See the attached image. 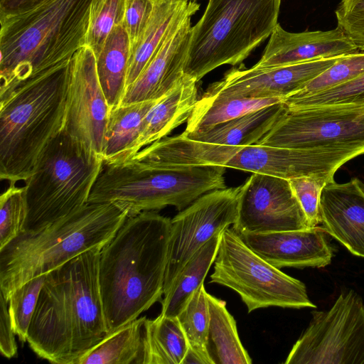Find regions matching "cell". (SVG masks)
<instances>
[{
	"mask_svg": "<svg viewBox=\"0 0 364 364\" xmlns=\"http://www.w3.org/2000/svg\"><path fill=\"white\" fill-rule=\"evenodd\" d=\"M192 16L170 33L138 78L127 87L120 105L157 100L182 78Z\"/></svg>",
	"mask_w": 364,
	"mask_h": 364,
	"instance_id": "obj_20",
	"label": "cell"
},
{
	"mask_svg": "<svg viewBox=\"0 0 364 364\" xmlns=\"http://www.w3.org/2000/svg\"><path fill=\"white\" fill-rule=\"evenodd\" d=\"M282 0H209L191 27L185 75L200 80L223 65H236L278 24Z\"/></svg>",
	"mask_w": 364,
	"mask_h": 364,
	"instance_id": "obj_6",
	"label": "cell"
},
{
	"mask_svg": "<svg viewBox=\"0 0 364 364\" xmlns=\"http://www.w3.org/2000/svg\"><path fill=\"white\" fill-rule=\"evenodd\" d=\"M177 318L186 336L189 347L207 350L210 313L208 292L203 284L193 293Z\"/></svg>",
	"mask_w": 364,
	"mask_h": 364,
	"instance_id": "obj_33",
	"label": "cell"
},
{
	"mask_svg": "<svg viewBox=\"0 0 364 364\" xmlns=\"http://www.w3.org/2000/svg\"><path fill=\"white\" fill-rule=\"evenodd\" d=\"M197 83L184 74L168 93L156 102L144 118L133 156L188 120L198 99Z\"/></svg>",
	"mask_w": 364,
	"mask_h": 364,
	"instance_id": "obj_22",
	"label": "cell"
},
{
	"mask_svg": "<svg viewBox=\"0 0 364 364\" xmlns=\"http://www.w3.org/2000/svg\"><path fill=\"white\" fill-rule=\"evenodd\" d=\"M341 56L272 67L253 65L247 68L241 65L229 70L222 79L210 84L203 95L283 100L299 91Z\"/></svg>",
	"mask_w": 364,
	"mask_h": 364,
	"instance_id": "obj_15",
	"label": "cell"
},
{
	"mask_svg": "<svg viewBox=\"0 0 364 364\" xmlns=\"http://www.w3.org/2000/svg\"><path fill=\"white\" fill-rule=\"evenodd\" d=\"M320 223L352 254L364 257V183L356 178L327 183L321 195Z\"/></svg>",
	"mask_w": 364,
	"mask_h": 364,
	"instance_id": "obj_19",
	"label": "cell"
},
{
	"mask_svg": "<svg viewBox=\"0 0 364 364\" xmlns=\"http://www.w3.org/2000/svg\"><path fill=\"white\" fill-rule=\"evenodd\" d=\"M210 321L206 349L213 364H250L252 360L244 348L235 320L226 302L208 293Z\"/></svg>",
	"mask_w": 364,
	"mask_h": 364,
	"instance_id": "obj_26",
	"label": "cell"
},
{
	"mask_svg": "<svg viewBox=\"0 0 364 364\" xmlns=\"http://www.w3.org/2000/svg\"><path fill=\"white\" fill-rule=\"evenodd\" d=\"M156 1L126 0L123 26L129 38L131 53L150 21Z\"/></svg>",
	"mask_w": 364,
	"mask_h": 364,
	"instance_id": "obj_39",
	"label": "cell"
},
{
	"mask_svg": "<svg viewBox=\"0 0 364 364\" xmlns=\"http://www.w3.org/2000/svg\"><path fill=\"white\" fill-rule=\"evenodd\" d=\"M92 0H48L0 17V96L85 46Z\"/></svg>",
	"mask_w": 364,
	"mask_h": 364,
	"instance_id": "obj_3",
	"label": "cell"
},
{
	"mask_svg": "<svg viewBox=\"0 0 364 364\" xmlns=\"http://www.w3.org/2000/svg\"><path fill=\"white\" fill-rule=\"evenodd\" d=\"M282 98L206 97L198 98L188 120L184 134L205 132L220 124L257 109L282 102Z\"/></svg>",
	"mask_w": 364,
	"mask_h": 364,
	"instance_id": "obj_28",
	"label": "cell"
},
{
	"mask_svg": "<svg viewBox=\"0 0 364 364\" xmlns=\"http://www.w3.org/2000/svg\"><path fill=\"white\" fill-rule=\"evenodd\" d=\"M46 274L34 277L15 289L9 299V312L14 332L21 343L27 341L28 328Z\"/></svg>",
	"mask_w": 364,
	"mask_h": 364,
	"instance_id": "obj_34",
	"label": "cell"
},
{
	"mask_svg": "<svg viewBox=\"0 0 364 364\" xmlns=\"http://www.w3.org/2000/svg\"><path fill=\"white\" fill-rule=\"evenodd\" d=\"M242 146L214 144L181 135L163 138L137 152L130 160L153 167L224 166Z\"/></svg>",
	"mask_w": 364,
	"mask_h": 364,
	"instance_id": "obj_21",
	"label": "cell"
},
{
	"mask_svg": "<svg viewBox=\"0 0 364 364\" xmlns=\"http://www.w3.org/2000/svg\"><path fill=\"white\" fill-rule=\"evenodd\" d=\"M141 364H182L189 347L177 316L146 318Z\"/></svg>",
	"mask_w": 364,
	"mask_h": 364,
	"instance_id": "obj_27",
	"label": "cell"
},
{
	"mask_svg": "<svg viewBox=\"0 0 364 364\" xmlns=\"http://www.w3.org/2000/svg\"><path fill=\"white\" fill-rule=\"evenodd\" d=\"M285 364H364V304L354 291L326 311H314Z\"/></svg>",
	"mask_w": 364,
	"mask_h": 364,
	"instance_id": "obj_11",
	"label": "cell"
},
{
	"mask_svg": "<svg viewBox=\"0 0 364 364\" xmlns=\"http://www.w3.org/2000/svg\"><path fill=\"white\" fill-rule=\"evenodd\" d=\"M182 364H213L207 350L188 347Z\"/></svg>",
	"mask_w": 364,
	"mask_h": 364,
	"instance_id": "obj_42",
	"label": "cell"
},
{
	"mask_svg": "<svg viewBox=\"0 0 364 364\" xmlns=\"http://www.w3.org/2000/svg\"><path fill=\"white\" fill-rule=\"evenodd\" d=\"M71 59L0 96V178L26 181L40 156L62 131Z\"/></svg>",
	"mask_w": 364,
	"mask_h": 364,
	"instance_id": "obj_4",
	"label": "cell"
},
{
	"mask_svg": "<svg viewBox=\"0 0 364 364\" xmlns=\"http://www.w3.org/2000/svg\"><path fill=\"white\" fill-rule=\"evenodd\" d=\"M131 55L128 34L123 26H117L95 56L99 81L110 108L120 105L127 88Z\"/></svg>",
	"mask_w": 364,
	"mask_h": 364,
	"instance_id": "obj_25",
	"label": "cell"
},
{
	"mask_svg": "<svg viewBox=\"0 0 364 364\" xmlns=\"http://www.w3.org/2000/svg\"><path fill=\"white\" fill-rule=\"evenodd\" d=\"M282 102L288 109L336 104L364 105V73L328 90L301 98H284Z\"/></svg>",
	"mask_w": 364,
	"mask_h": 364,
	"instance_id": "obj_36",
	"label": "cell"
},
{
	"mask_svg": "<svg viewBox=\"0 0 364 364\" xmlns=\"http://www.w3.org/2000/svg\"><path fill=\"white\" fill-rule=\"evenodd\" d=\"M311 228L288 179L252 173L240 186L237 233H267Z\"/></svg>",
	"mask_w": 364,
	"mask_h": 364,
	"instance_id": "obj_14",
	"label": "cell"
},
{
	"mask_svg": "<svg viewBox=\"0 0 364 364\" xmlns=\"http://www.w3.org/2000/svg\"><path fill=\"white\" fill-rule=\"evenodd\" d=\"M100 251L83 252L46 274L27 337L41 358L77 364L107 335L99 283Z\"/></svg>",
	"mask_w": 364,
	"mask_h": 364,
	"instance_id": "obj_1",
	"label": "cell"
},
{
	"mask_svg": "<svg viewBox=\"0 0 364 364\" xmlns=\"http://www.w3.org/2000/svg\"><path fill=\"white\" fill-rule=\"evenodd\" d=\"M145 319L137 318L108 333L77 364H141Z\"/></svg>",
	"mask_w": 364,
	"mask_h": 364,
	"instance_id": "obj_30",
	"label": "cell"
},
{
	"mask_svg": "<svg viewBox=\"0 0 364 364\" xmlns=\"http://www.w3.org/2000/svg\"><path fill=\"white\" fill-rule=\"evenodd\" d=\"M363 73L364 51L358 50L346 54L309 81L299 91L285 98L297 99L313 95L350 82Z\"/></svg>",
	"mask_w": 364,
	"mask_h": 364,
	"instance_id": "obj_31",
	"label": "cell"
},
{
	"mask_svg": "<svg viewBox=\"0 0 364 364\" xmlns=\"http://www.w3.org/2000/svg\"><path fill=\"white\" fill-rule=\"evenodd\" d=\"M27 213L25 186L9 184L0 197V250L23 231Z\"/></svg>",
	"mask_w": 364,
	"mask_h": 364,
	"instance_id": "obj_35",
	"label": "cell"
},
{
	"mask_svg": "<svg viewBox=\"0 0 364 364\" xmlns=\"http://www.w3.org/2000/svg\"><path fill=\"white\" fill-rule=\"evenodd\" d=\"M188 1H196V0H188Z\"/></svg>",
	"mask_w": 364,
	"mask_h": 364,
	"instance_id": "obj_43",
	"label": "cell"
},
{
	"mask_svg": "<svg viewBox=\"0 0 364 364\" xmlns=\"http://www.w3.org/2000/svg\"><path fill=\"white\" fill-rule=\"evenodd\" d=\"M226 167H153L132 161L115 182L117 200L131 215L173 206L181 211L203 194L226 188Z\"/></svg>",
	"mask_w": 364,
	"mask_h": 364,
	"instance_id": "obj_9",
	"label": "cell"
},
{
	"mask_svg": "<svg viewBox=\"0 0 364 364\" xmlns=\"http://www.w3.org/2000/svg\"><path fill=\"white\" fill-rule=\"evenodd\" d=\"M358 50L338 26L329 31L291 33L278 23L269 36L260 60L255 65L262 68L291 65Z\"/></svg>",
	"mask_w": 364,
	"mask_h": 364,
	"instance_id": "obj_18",
	"label": "cell"
},
{
	"mask_svg": "<svg viewBox=\"0 0 364 364\" xmlns=\"http://www.w3.org/2000/svg\"><path fill=\"white\" fill-rule=\"evenodd\" d=\"M104 166L102 157L61 131L25 181L28 213L22 232L41 230L84 206Z\"/></svg>",
	"mask_w": 364,
	"mask_h": 364,
	"instance_id": "obj_7",
	"label": "cell"
},
{
	"mask_svg": "<svg viewBox=\"0 0 364 364\" xmlns=\"http://www.w3.org/2000/svg\"><path fill=\"white\" fill-rule=\"evenodd\" d=\"M110 110L99 81L95 53L85 46L71 58L62 131L102 157Z\"/></svg>",
	"mask_w": 364,
	"mask_h": 364,
	"instance_id": "obj_13",
	"label": "cell"
},
{
	"mask_svg": "<svg viewBox=\"0 0 364 364\" xmlns=\"http://www.w3.org/2000/svg\"><path fill=\"white\" fill-rule=\"evenodd\" d=\"M335 14L337 26L364 51V0H341Z\"/></svg>",
	"mask_w": 364,
	"mask_h": 364,
	"instance_id": "obj_38",
	"label": "cell"
},
{
	"mask_svg": "<svg viewBox=\"0 0 364 364\" xmlns=\"http://www.w3.org/2000/svg\"><path fill=\"white\" fill-rule=\"evenodd\" d=\"M240 186L210 191L171 219L164 295L191 257L237 218Z\"/></svg>",
	"mask_w": 364,
	"mask_h": 364,
	"instance_id": "obj_12",
	"label": "cell"
},
{
	"mask_svg": "<svg viewBox=\"0 0 364 364\" xmlns=\"http://www.w3.org/2000/svg\"><path fill=\"white\" fill-rule=\"evenodd\" d=\"M255 144L364 154V105L287 107Z\"/></svg>",
	"mask_w": 364,
	"mask_h": 364,
	"instance_id": "obj_10",
	"label": "cell"
},
{
	"mask_svg": "<svg viewBox=\"0 0 364 364\" xmlns=\"http://www.w3.org/2000/svg\"><path fill=\"white\" fill-rule=\"evenodd\" d=\"M221 233H218L200 248L186 262L173 283L164 295L161 314L177 316L204 279L215 259Z\"/></svg>",
	"mask_w": 364,
	"mask_h": 364,
	"instance_id": "obj_29",
	"label": "cell"
},
{
	"mask_svg": "<svg viewBox=\"0 0 364 364\" xmlns=\"http://www.w3.org/2000/svg\"><path fill=\"white\" fill-rule=\"evenodd\" d=\"M128 218L114 203H87L36 232L21 233L0 250V293H11L30 279L46 274L79 255L101 250Z\"/></svg>",
	"mask_w": 364,
	"mask_h": 364,
	"instance_id": "obj_5",
	"label": "cell"
},
{
	"mask_svg": "<svg viewBox=\"0 0 364 364\" xmlns=\"http://www.w3.org/2000/svg\"><path fill=\"white\" fill-rule=\"evenodd\" d=\"M210 283L237 292L248 313L269 306L315 308L305 284L264 260L230 227L221 233Z\"/></svg>",
	"mask_w": 364,
	"mask_h": 364,
	"instance_id": "obj_8",
	"label": "cell"
},
{
	"mask_svg": "<svg viewBox=\"0 0 364 364\" xmlns=\"http://www.w3.org/2000/svg\"><path fill=\"white\" fill-rule=\"evenodd\" d=\"M286 109L287 107L282 101L220 124L205 132H183L182 134L190 139L214 144L251 146L273 127Z\"/></svg>",
	"mask_w": 364,
	"mask_h": 364,
	"instance_id": "obj_23",
	"label": "cell"
},
{
	"mask_svg": "<svg viewBox=\"0 0 364 364\" xmlns=\"http://www.w3.org/2000/svg\"><path fill=\"white\" fill-rule=\"evenodd\" d=\"M157 100L120 105L111 109L102 151L105 166L122 164L132 158L144 118Z\"/></svg>",
	"mask_w": 364,
	"mask_h": 364,
	"instance_id": "obj_24",
	"label": "cell"
},
{
	"mask_svg": "<svg viewBox=\"0 0 364 364\" xmlns=\"http://www.w3.org/2000/svg\"><path fill=\"white\" fill-rule=\"evenodd\" d=\"M237 234L252 251L279 269L323 267L331 263L333 257L323 230L317 226L299 230Z\"/></svg>",
	"mask_w": 364,
	"mask_h": 364,
	"instance_id": "obj_17",
	"label": "cell"
},
{
	"mask_svg": "<svg viewBox=\"0 0 364 364\" xmlns=\"http://www.w3.org/2000/svg\"><path fill=\"white\" fill-rule=\"evenodd\" d=\"M292 191L304 210L311 228L320 223V199L323 188L331 181L318 176L289 179Z\"/></svg>",
	"mask_w": 364,
	"mask_h": 364,
	"instance_id": "obj_37",
	"label": "cell"
},
{
	"mask_svg": "<svg viewBox=\"0 0 364 364\" xmlns=\"http://www.w3.org/2000/svg\"><path fill=\"white\" fill-rule=\"evenodd\" d=\"M360 155L355 151L295 149L254 144L242 146L227 161L225 167L288 180L318 176L334 181L336 171Z\"/></svg>",
	"mask_w": 364,
	"mask_h": 364,
	"instance_id": "obj_16",
	"label": "cell"
},
{
	"mask_svg": "<svg viewBox=\"0 0 364 364\" xmlns=\"http://www.w3.org/2000/svg\"><path fill=\"white\" fill-rule=\"evenodd\" d=\"M126 0H92L85 46L97 55L118 25L123 24Z\"/></svg>",
	"mask_w": 364,
	"mask_h": 364,
	"instance_id": "obj_32",
	"label": "cell"
},
{
	"mask_svg": "<svg viewBox=\"0 0 364 364\" xmlns=\"http://www.w3.org/2000/svg\"><path fill=\"white\" fill-rule=\"evenodd\" d=\"M48 0H0V17L28 11Z\"/></svg>",
	"mask_w": 364,
	"mask_h": 364,
	"instance_id": "obj_41",
	"label": "cell"
},
{
	"mask_svg": "<svg viewBox=\"0 0 364 364\" xmlns=\"http://www.w3.org/2000/svg\"><path fill=\"white\" fill-rule=\"evenodd\" d=\"M171 219L154 210L127 218L101 250L99 283L107 334L164 295Z\"/></svg>",
	"mask_w": 364,
	"mask_h": 364,
	"instance_id": "obj_2",
	"label": "cell"
},
{
	"mask_svg": "<svg viewBox=\"0 0 364 364\" xmlns=\"http://www.w3.org/2000/svg\"><path fill=\"white\" fill-rule=\"evenodd\" d=\"M0 352L7 358H11L17 354V346L9 312V303L0 293Z\"/></svg>",
	"mask_w": 364,
	"mask_h": 364,
	"instance_id": "obj_40",
	"label": "cell"
}]
</instances>
